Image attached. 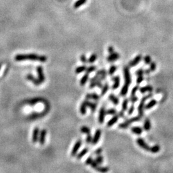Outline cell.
<instances>
[{
	"label": "cell",
	"instance_id": "17",
	"mask_svg": "<svg viewBox=\"0 0 173 173\" xmlns=\"http://www.w3.org/2000/svg\"><path fill=\"white\" fill-rule=\"evenodd\" d=\"M26 78L28 79V80L31 81V82H33V83H34L35 85H40V83H41V82L40 81V80H38V78L36 79L35 78H34V76H33L32 74H28V75L26 76Z\"/></svg>",
	"mask_w": 173,
	"mask_h": 173
},
{
	"label": "cell",
	"instance_id": "1",
	"mask_svg": "<svg viewBox=\"0 0 173 173\" xmlns=\"http://www.w3.org/2000/svg\"><path fill=\"white\" fill-rule=\"evenodd\" d=\"M15 60L17 62L30 60L33 61H38L40 62H46L47 58L46 56L38 55L37 54H19L15 56Z\"/></svg>",
	"mask_w": 173,
	"mask_h": 173
},
{
	"label": "cell",
	"instance_id": "52",
	"mask_svg": "<svg viewBox=\"0 0 173 173\" xmlns=\"http://www.w3.org/2000/svg\"><path fill=\"white\" fill-rule=\"evenodd\" d=\"M90 166H91V167H92V168H94V169H95L97 166H99V164H98V163L96 162V160H93L92 161V162H91V164H90Z\"/></svg>",
	"mask_w": 173,
	"mask_h": 173
},
{
	"label": "cell",
	"instance_id": "38",
	"mask_svg": "<svg viewBox=\"0 0 173 173\" xmlns=\"http://www.w3.org/2000/svg\"><path fill=\"white\" fill-rule=\"evenodd\" d=\"M117 113V110L115 108H110V109L106 110V114L107 115H114Z\"/></svg>",
	"mask_w": 173,
	"mask_h": 173
},
{
	"label": "cell",
	"instance_id": "25",
	"mask_svg": "<svg viewBox=\"0 0 173 173\" xmlns=\"http://www.w3.org/2000/svg\"><path fill=\"white\" fill-rule=\"evenodd\" d=\"M129 86L127 84H124V85L123 86L121 90V92H120V95L121 96H125L126 94H127L128 92V89H129Z\"/></svg>",
	"mask_w": 173,
	"mask_h": 173
},
{
	"label": "cell",
	"instance_id": "29",
	"mask_svg": "<svg viewBox=\"0 0 173 173\" xmlns=\"http://www.w3.org/2000/svg\"><path fill=\"white\" fill-rule=\"evenodd\" d=\"M86 69H87V67L85 65H81V66L78 67L75 69V73L76 74H80V73H83L86 71Z\"/></svg>",
	"mask_w": 173,
	"mask_h": 173
},
{
	"label": "cell",
	"instance_id": "44",
	"mask_svg": "<svg viewBox=\"0 0 173 173\" xmlns=\"http://www.w3.org/2000/svg\"><path fill=\"white\" fill-rule=\"evenodd\" d=\"M80 61H81L83 64H87L88 62V60L87 59V57H86L85 55H84V54H83V55H81V56H80Z\"/></svg>",
	"mask_w": 173,
	"mask_h": 173
},
{
	"label": "cell",
	"instance_id": "39",
	"mask_svg": "<svg viewBox=\"0 0 173 173\" xmlns=\"http://www.w3.org/2000/svg\"><path fill=\"white\" fill-rule=\"evenodd\" d=\"M144 63L147 65H149V64H151V56H149V55H146V56H144Z\"/></svg>",
	"mask_w": 173,
	"mask_h": 173
},
{
	"label": "cell",
	"instance_id": "6",
	"mask_svg": "<svg viewBox=\"0 0 173 173\" xmlns=\"http://www.w3.org/2000/svg\"><path fill=\"white\" fill-rule=\"evenodd\" d=\"M81 143H82V142H81V140H78V141H77L76 142L75 144H74V146H73V150L71 151V157H75V156H76L77 153H78L79 149H80V148L81 147Z\"/></svg>",
	"mask_w": 173,
	"mask_h": 173
},
{
	"label": "cell",
	"instance_id": "22",
	"mask_svg": "<svg viewBox=\"0 0 173 173\" xmlns=\"http://www.w3.org/2000/svg\"><path fill=\"white\" fill-rule=\"evenodd\" d=\"M87 104L84 100L83 102L81 103L80 107V111L81 115H85L86 112H87Z\"/></svg>",
	"mask_w": 173,
	"mask_h": 173
},
{
	"label": "cell",
	"instance_id": "7",
	"mask_svg": "<svg viewBox=\"0 0 173 173\" xmlns=\"http://www.w3.org/2000/svg\"><path fill=\"white\" fill-rule=\"evenodd\" d=\"M105 115H106V110L105 107H102L101 108L99 112V117H98V121L100 124H103L105 121Z\"/></svg>",
	"mask_w": 173,
	"mask_h": 173
},
{
	"label": "cell",
	"instance_id": "11",
	"mask_svg": "<svg viewBox=\"0 0 173 173\" xmlns=\"http://www.w3.org/2000/svg\"><path fill=\"white\" fill-rule=\"evenodd\" d=\"M120 58V55L118 53L114 52L110 54L109 56L107 58V60L108 62H112L114 61H116Z\"/></svg>",
	"mask_w": 173,
	"mask_h": 173
},
{
	"label": "cell",
	"instance_id": "28",
	"mask_svg": "<svg viewBox=\"0 0 173 173\" xmlns=\"http://www.w3.org/2000/svg\"><path fill=\"white\" fill-rule=\"evenodd\" d=\"M160 145L156 144V145H154L153 146L150 147V151L152 153H158V151H160Z\"/></svg>",
	"mask_w": 173,
	"mask_h": 173
},
{
	"label": "cell",
	"instance_id": "42",
	"mask_svg": "<svg viewBox=\"0 0 173 173\" xmlns=\"http://www.w3.org/2000/svg\"><path fill=\"white\" fill-rule=\"evenodd\" d=\"M85 141H86V143L87 144H91L92 143V135H90V133L87 135V137H86Z\"/></svg>",
	"mask_w": 173,
	"mask_h": 173
},
{
	"label": "cell",
	"instance_id": "2",
	"mask_svg": "<svg viewBox=\"0 0 173 173\" xmlns=\"http://www.w3.org/2000/svg\"><path fill=\"white\" fill-rule=\"evenodd\" d=\"M141 115H137V116H135V117H132V118L128 119H126V121L124 122V123H122L121 124H119V128L121 129H126L130 126L131 124L135 123V122H137L139 121H141Z\"/></svg>",
	"mask_w": 173,
	"mask_h": 173
},
{
	"label": "cell",
	"instance_id": "56",
	"mask_svg": "<svg viewBox=\"0 0 173 173\" xmlns=\"http://www.w3.org/2000/svg\"><path fill=\"white\" fill-rule=\"evenodd\" d=\"M2 65H3V64H2V63H0V70H1V69Z\"/></svg>",
	"mask_w": 173,
	"mask_h": 173
},
{
	"label": "cell",
	"instance_id": "46",
	"mask_svg": "<svg viewBox=\"0 0 173 173\" xmlns=\"http://www.w3.org/2000/svg\"><path fill=\"white\" fill-rule=\"evenodd\" d=\"M139 89V85H136L132 89V92H131V95L130 96H135V94H136L137 91Z\"/></svg>",
	"mask_w": 173,
	"mask_h": 173
},
{
	"label": "cell",
	"instance_id": "41",
	"mask_svg": "<svg viewBox=\"0 0 173 173\" xmlns=\"http://www.w3.org/2000/svg\"><path fill=\"white\" fill-rule=\"evenodd\" d=\"M99 98H100V96H99L98 94H97L96 93L90 94V99H92L95 101H98L99 100Z\"/></svg>",
	"mask_w": 173,
	"mask_h": 173
},
{
	"label": "cell",
	"instance_id": "27",
	"mask_svg": "<svg viewBox=\"0 0 173 173\" xmlns=\"http://www.w3.org/2000/svg\"><path fill=\"white\" fill-rule=\"evenodd\" d=\"M94 169H96V171L100 172V173H107L109 171V167H102V166H99V165L98 166L95 168Z\"/></svg>",
	"mask_w": 173,
	"mask_h": 173
},
{
	"label": "cell",
	"instance_id": "30",
	"mask_svg": "<svg viewBox=\"0 0 173 173\" xmlns=\"http://www.w3.org/2000/svg\"><path fill=\"white\" fill-rule=\"evenodd\" d=\"M129 99H124L123 100V103H122V108L121 110L123 112H125L126 110L128 109V105Z\"/></svg>",
	"mask_w": 173,
	"mask_h": 173
},
{
	"label": "cell",
	"instance_id": "40",
	"mask_svg": "<svg viewBox=\"0 0 173 173\" xmlns=\"http://www.w3.org/2000/svg\"><path fill=\"white\" fill-rule=\"evenodd\" d=\"M42 101H44V99H42V98H35V99H33L32 100H31L30 101V103L31 105H33V104H35L37 103L41 102Z\"/></svg>",
	"mask_w": 173,
	"mask_h": 173
},
{
	"label": "cell",
	"instance_id": "54",
	"mask_svg": "<svg viewBox=\"0 0 173 173\" xmlns=\"http://www.w3.org/2000/svg\"><path fill=\"white\" fill-rule=\"evenodd\" d=\"M108 51L110 54H111V53H114V47H113V46H109V47H108Z\"/></svg>",
	"mask_w": 173,
	"mask_h": 173
},
{
	"label": "cell",
	"instance_id": "20",
	"mask_svg": "<svg viewBox=\"0 0 173 173\" xmlns=\"http://www.w3.org/2000/svg\"><path fill=\"white\" fill-rule=\"evenodd\" d=\"M131 131H132V133H135V134L141 135L142 134L143 130L140 126H133V127L131 128Z\"/></svg>",
	"mask_w": 173,
	"mask_h": 173
},
{
	"label": "cell",
	"instance_id": "3",
	"mask_svg": "<svg viewBox=\"0 0 173 173\" xmlns=\"http://www.w3.org/2000/svg\"><path fill=\"white\" fill-rule=\"evenodd\" d=\"M153 96V94L151 93L149 94L146 95V96L142 97V99L141 100V103L138 106L137 110L138 113H139V115H141V117H142L144 115V107H145V102L147 99H148L149 98H151Z\"/></svg>",
	"mask_w": 173,
	"mask_h": 173
},
{
	"label": "cell",
	"instance_id": "49",
	"mask_svg": "<svg viewBox=\"0 0 173 173\" xmlns=\"http://www.w3.org/2000/svg\"><path fill=\"white\" fill-rule=\"evenodd\" d=\"M144 74V70L142 69H138L137 71H136V72H135V74H136L137 76H141V75H143V74Z\"/></svg>",
	"mask_w": 173,
	"mask_h": 173
},
{
	"label": "cell",
	"instance_id": "37",
	"mask_svg": "<svg viewBox=\"0 0 173 173\" xmlns=\"http://www.w3.org/2000/svg\"><path fill=\"white\" fill-rule=\"evenodd\" d=\"M96 67L95 66V65H90V66H89V67H87L85 71L87 73L90 74V73H92V72H94V71H96Z\"/></svg>",
	"mask_w": 173,
	"mask_h": 173
},
{
	"label": "cell",
	"instance_id": "13",
	"mask_svg": "<svg viewBox=\"0 0 173 173\" xmlns=\"http://www.w3.org/2000/svg\"><path fill=\"white\" fill-rule=\"evenodd\" d=\"M46 134H47V130L45 129L42 130L40 133V137H39V142H40V145H43L44 144Z\"/></svg>",
	"mask_w": 173,
	"mask_h": 173
},
{
	"label": "cell",
	"instance_id": "33",
	"mask_svg": "<svg viewBox=\"0 0 173 173\" xmlns=\"http://www.w3.org/2000/svg\"><path fill=\"white\" fill-rule=\"evenodd\" d=\"M80 131H81V133H85V134H89L90 133V129L89 127L86 126H81V128H80Z\"/></svg>",
	"mask_w": 173,
	"mask_h": 173
},
{
	"label": "cell",
	"instance_id": "47",
	"mask_svg": "<svg viewBox=\"0 0 173 173\" xmlns=\"http://www.w3.org/2000/svg\"><path fill=\"white\" fill-rule=\"evenodd\" d=\"M130 101L132 103V104H134L135 103H136L138 101V98L135 95V96H130Z\"/></svg>",
	"mask_w": 173,
	"mask_h": 173
},
{
	"label": "cell",
	"instance_id": "23",
	"mask_svg": "<svg viewBox=\"0 0 173 173\" xmlns=\"http://www.w3.org/2000/svg\"><path fill=\"white\" fill-rule=\"evenodd\" d=\"M157 100L156 99H151V101H150V102L146 104V105H145V107H144V108L146 110H150L151 109V108H152L153 107H154V106H155L156 105H157Z\"/></svg>",
	"mask_w": 173,
	"mask_h": 173
},
{
	"label": "cell",
	"instance_id": "50",
	"mask_svg": "<svg viewBox=\"0 0 173 173\" xmlns=\"http://www.w3.org/2000/svg\"><path fill=\"white\" fill-rule=\"evenodd\" d=\"M92 160H93V158H92V157H91V156H90V157H89L87 158V159H86L85 164L86 165H90V164H91V162H92Z\"/></svg>",
	"mask_w": 173,
	"mask_h": 173
},
{
	"label": "cell",
	"instance_id": "12",
	"mask_svg": "<svg viewBox=\"0 0 173 173\" xmlns=\"http://www.w3.org/2000/svg\"><path fill=\"white\" fill-rule=\"evenodd\" d=\"M112 80L114 81V84L112 86V89L113 90L118 89L120 85V77L119 76H115L112 78Z\"/></svg>",
	"mask_w": 173,
	"mask_h": 173
},
{
	"label": "cell",
	"instance_id": "8",
	"mask_svg": "<svg viewBox=\"0 0 173 173\" xmlns=\"http://www.w3.org/2000/svg\"><path fill=\"white\" fill-rule=\"evenodd\" d=\"M101 135V130H99V129L96 130V132L94 133V135L93 138H92V141L91 144H92L93 145L97 144L98 143V142H99V139H100Z\"/></svg>",
	"mask_w": 173,
	"mask_h": 173
},
{
	"label": "cell",
	"instance_id": "55",
	"mask_svg": "<svg viewBox=\"0 0 173 173\" xmlns=\"http://www.w3.org/2000/svg\"><path fill=\"white\" fill-rule=\"evenodd\" d=\"M150 72H151V71H150V69H147L144 70V74H150Z\"/></svg>",
	"mask_w": 173,
	"mask_h": 173
},
{
	"label": "cell",
	"instance_id": "16",
	"mask_svg": "<svg viewBox=\"0 0 173 173\" xmlns=\"http://www.w3.org/2000/svg\"><path fill=\"white\" fill-rule=\"evenodd\" d=\"M85 101L86 104H87V107H89V108H90V110H91L92 112H94L96 110V107H97V105H96L95 103H92V102H90V101H89V99H85Z\"/></svg>",
	"mask_w": 173,
	"mask_h": 173
},
{
	"label": "cell",
	"instance_id": "48",
	"mask_svg": "<svg viewBox=\"0 0 173 173\" xmlns=\"http://www.w3.org/2000/svg\"><path fill=\"white\" fill-rule=\"evenodd\" d=\"M144 78L143 75H141V76H138L137 78V84H140L144 81Z\"/></svg>",
	"mask_w": 173,
	"mask_h": 173
},
{
	"label": "cell",
	"instance_id": "4",
	"mask_svg": "<svg viewBox=\"0 0 173 173\" xmlns=\"http://www.w3.org/2000/svg\"><path fill=\"white\" fill-rule=\"evenodd\" d=\"M123 72H124V84H127L130 85L132 82V79H131V74L130 73V69L128 66H125L123 69Z\"/></svg>",
	"mask_w": 173,
	"mask_h": 173
},
{
	"label": "cell",
	"instance_id": "53",
	"mask_svg": "<svg viewBox=\"0 0 173 173\" xmlns=\"http://www.w3.org/2000/svg\"><path fill=\"white\" fill-rule=\"evenodd\" d=\"M118 115H119V117H121V118H124V119H126V116H125V115H124V112L122 111V110H121V111H120L118 113Z\"/></svg>",
	"mask_w": 173,
	"mask_h": 173
},
{
	"label": "cell",
	"instance_id": "24",
	"mask_svg": "<svg viewBox=\"0 0 173 173\" xmlns=\"http://www.w3.org/2000/svg\"><path fill=\"white\" fill-rule=\"evenodd\" d=\"M89 79V73H86L85 74L83 75V76H82V78H81L80 81V83L81 86H83L86 84V83L87 82V81Z\"/></svg>",
	"mask_w": 173,
	"mask_h": 173
},
{
	"label": "cell",
	"instance_id": "21",
	"mask_svg": "<svg viewBox=\"0 0 173 173\" xmlns=\"http://www.w3.org/2000/svg\"><path fill=\"white\" fill-rule=\"evenodd\" d=\"M88 151H89V148H85L84 149H83V150H81V151H80V153H78L76 155V158L77 159H78V160H80V159H81V158L83 157H84L85 155L87 153Z\"/></svg>",
	"mask_w": 173,
	"mask_h": 173
},
{
	"label": "cell",
	"instance_id": "31",
	"mask_svg": "<svg viewBox=\"0 0 173 173\" xmlns=\"http://www.w3.org/2000/svg\"><path fill=\"white\" fill-rule=\"evenodd\" d=\"M101 89H102V90H101V96H104L105 94H106V93L108 92V89H109V85H108V83H105V84L103 86V87L101 88Z\"/></svg>",
	"mask_w": 173,
	"mask_h": 173
},
{
	"label": "cell",
	"instance_id": "45",
	"mask_svg": "<svg viewBox=\"0 0 173 173\" xmlns=\"http://www.w3.org/2000/svg\"><path fill=\"white\" fill-rule=\"evenodd\" d=\"M134 110H135V106L133 104H132V105H131V107L128 108V114L129 115H132V114L133 113V112H134Z\"/></svg>",
	"mask_w": 173,
	"mask_h": 173
},
{
	"label": "cell",
	"instance_id": "43",
	"mask_svg": "<svg viewBox=\"0 0 173 173\" xmlns=\"http://www.w3.org/2000/svg\"><path fill=\"white\" fill-rule=\"evenodd\" d=\"M156 68H157V65H156L155 62H151L150 64V69L151 72H153L156 70Z\"/></svg>",
	"mask_w": 173,
	"mask_h": 173
},
{
	"label": "cell",
	"instance_id": "51",
	"mask_svg": "<svg viewBox=\"0 0 173 173\" xmlns=\"http://www.w3.org/2000/svg\"><path fill=\"white\" fill-rule=\"evenodd\" d=\"M103 151V149L101 148H99L98 149H96V151H94V154L96 155H101V153H102Z\"/></svg>",
	"mask_w": 173,
	"mask_h": 173
},
{
	"label": "cell",
	"instance_id": "32",
	"mask_svg": "<svg viewBox=\"0 0 173 173\" xmlns=\"http://www.w3.org/2000/svg\"><path fill=\"white\" fill-rule=\"evenodd\" d=\"M86 2H87V0H78V1H77L74 3V7L75 8H79L80 6L83 5Z\"/></svg>",
	"mask_w": 173,
	"mask_h": 173
},
{
	"label": "cell",
	"instance_id": "35",
	"mask_svg": "<svg viewBox=\"0 0 173 173\" xmlns=\"http://www.w3.org/2000/svg\"><path fill=\"white\" fill-rule=\"evenodd\" d=\"M117 70V67L115 65H112L108 70V74L109 75H113L115 73V72Z\"/></svg>",
	"mask_w": 173,
	"mask_h": 173
},
{
	"label": "cell",
	"instance_id": "14",
	"mask_svg": "<svg viewBox=\"0 0 173 173\" xmlns=\"http://www.w3.org/2000/svg\"><path fill=\"white\" fill-rule=\"evenodd\" d=\"M153 87L150 85H147L142 87L141 88H139V91L141 94H144L147 92H152L153 91Z\"/></svg>",
	"mask_w": 173,
	"mask_h": 173
},
{
	"label": "cell",
	"instance_id": "36",
	"mask_svg": "<svg viewBox=\"0 0 173 173\" xmlns=\"http://www.w3.org/2000/svg\"><path fill=\"white\" fill-rule=\"evenodd\" d=\"M95 160H96V162L98 163L99 165L102 164L103 162V161H104L103 157L101 155H97V157H96Z\"/></svg>",
	"mask_w": 173,
	"mask_h": 173
},
{
	"label": "cell",
	"instance_id": "15",
	"mask_svg": "<svg viewBox=\"0 0 173 173\" xmlns=\"http://www.w3.org/2000/svg\"><path fill=\"white\" fill-rule=\"evenodd\" d=\"M119 118V115H114V117H113L112 118L110 119L107 122V126H108V127H111L112 126H113L114 124H115V123H117Z\"/></svg>",
	"mask_w": 173,
	"mask_h": 173
},
{
	"label": "cell",
	"instance_id": "26",
	"mask_svg": "<svg viewBox=\"0 0 173 173\" xmlns=\"http://www.w3.org/2000/svg\"><path fill=\"white\" fill-rule=\"evenodd\" d=\"M151 127V121L149 119H146L144 121V130L145 131H149L150 130Z\"/></svg>",
	"mask_w": 173,
	"mask_h": 173
},
{
	"label": "cell",
	"instance_id": "10",
	"mask_svg": "<svg viewBox=\"0 0 173 173\" xmlns=\"http://www.w3.org/2000/svg\"><path fill=\"white\" fill-rule=\"evenodd\" d=\"M37 72L38 76V80H40L41 83L44 82L45 81V76L43 72V67L42 66H38L37 67Z\"/></svg>",
	"mask_w": 173,
	"mask_h": 173
},
{
	"label": "cell",
	"instance_id": "5",
	"mask_svg": "<svg viewBox=\"0 0 173 173\" xmlns=\"http://www.w3.org/2000/svg\"><path fill=\"white\" fill-rule=\"evenodd\" d=\"M137 143L138 145L141 147V148H142L143 150H146L147 151H149L150 150V146L148 144H147L146 142H145V141L142 138H138L137 139Z\"/></svg>",
	"mask_w": 173,
	"mask_h": 173
},
{
	"label": "cell",
	"instance_id": "34",
	"mask_svg": "<svg viewBox=\"0 0 173 173\" xmlns=\"http://www.w3.org/2000/svg\"><path fill=\"white\" fill-rule=\"evenodd\" d=\"M96 58H97V55L96 54L93 53L90 55V56L89 57V58L88 59V62L89 64H93L94 62L96 60Z\"/></svg>",
	"mask_w": 173,
	"mask_h": 173
},
{
	"label": "cell",
	"instance_id": "18",
	"mask_svg": "<svg viewBox=\"0 0 173 173\" xmlns=\"http://www.w3.org/2000/svg\"><path fill=\"white\" fill-rule=\"evenodd\" d=\"M108 99L110 100V101H112V103L114 105H118L119 104V98H117L114 94H110L109 95V96H108Z\"/></svg>",
	"mask_w": 173,
	"mask_h": 173
},
{
	"label": "cell",
	"instance_id": "19",
	"mask_svg": "<svg viewBox=\"0 0 173 173\" xmlns=\"http://www.w3.org/2000/svg\"><path fill=\"white\" fill-rule=\"evenodd\" d=\"M38 133H39V129H38V127H36L33 130V135H32V141L33 142H37L38 139Z\"/></svg>",
	"mask_w": 173,
	"mask_h": 173
},
{
	"label": "cell",
	"instance_id": "9",
	"mask_svg": "<svg viewBox=\"0 0 173 173\" xmlns=\"http://www.w3.org/2000/svg\"><path fill=\"white\" fill-rule=\"evenodd\" d=\"M141 60H142V55L139 54V55H137L136 57L134 59H133L129 62V66L131 67L136 66L139 63H140Z\"/></svg>",
	"mask_w": 173,
	"mask_h": 173
}]
</instances>
